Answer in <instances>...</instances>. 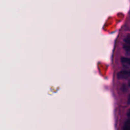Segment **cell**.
Instances as JSON below:
<instances>
[{
  "label": "cell",
  "mask_w": 130,
  "mask_h": 130,
  "mask_svg": "<svg viewBox=\"0 0 130 130\" xmlns=\"http://www.w3.org/2000/svg\"><path fill=\"white\" fill-rule=\"evenodd\" d=\"M123 130H130V119H128L124 122L123 127Z\"/></svg>",
  "instance_id": "277c9868"
},
{
  "label": "cell",
  "mask_w": 130,
  "mask_h": 130,
  "mask_svg": "<svg viewBox=\"0 0 130 130\" xmlns=\"http://www.w3.org/2000/svg\"><path fill=\"white\" fill-rule=\"evenodd\" d=\"M118 78L119 79H128L130 78V70H122L118 73Z\"/></svg>",
  "instance_id": "6da1fadb"
},
{
  "label": "cell",
  "mask_w": 130,
  "mask_h": 130,
  "mask_svg": "<svg viewBox=\"0 0 130 130\" xmlns=\"http://www.w3.org/2000/svg\"><path fill=\"white\" fill-rule=\"evenodd\" d=\"M127 115H128V117H130V108L129 110H128V112H127Z\"/></svg>",
  "instance_id": "8992f818"
},
{
  "label": "cell",
  "mask_w": 130,
  "mask_h": 130,
  "mask_svg": "<svg viewBox=\"0 0 130 130\" xmlns=\"http://www.w3.org/2000/svg\"><path fill=\"white\" fill-rule=\"evenodd\" d=\"M123 48L126 52L130 51V34H128L124 39V43L123 45Z\"/></svg>",
  "instance_id": "7a4b0ae2"
},
{
  "label": "cell",
  "mask_w": 130,
  "mask_h": 130,
  "mask_svg": "<svg viewBox=\"0 0 130 130\" xmlns=\"http://www.w3.org/2000/svg\"><path fill=\"white\" fill-rule=\"evenodd\" d=\"M121 62L123 66L126 68H130V58L129 57H122Z\"/></svg>",
  "instance_id": "3957f363"
},
{
  "label": "cell",
  "mask_w": 130,
  "mask_h": 130,
  "mask_svg": "<svg viewBox=\"0 0 130 130\" xmlns=\"http://www.w3.org/2000/svg\"><path fill=\"white\" fill-rule=\"evenodd\" d=\"M128 103L129 105H130V94L128 96Z\"/></svg>",
  "instance_id": "5b68a950"
},
{
  "label": "cell",
  "mask_w": 130,
  "mask_h": 130,
  "mask_svg": "<svg viewBox=\"0 0 130 130\" xmlns=\"http://www.w3.org/2000/svg\"><path fill=\"white\" fill-rule=\"evenodd\" d=\"M128 84H129V85L130 86V80L129 81V83H128Z\"/></svg>",
  "instance_id": "52a82bcc"
}]
</instances>
